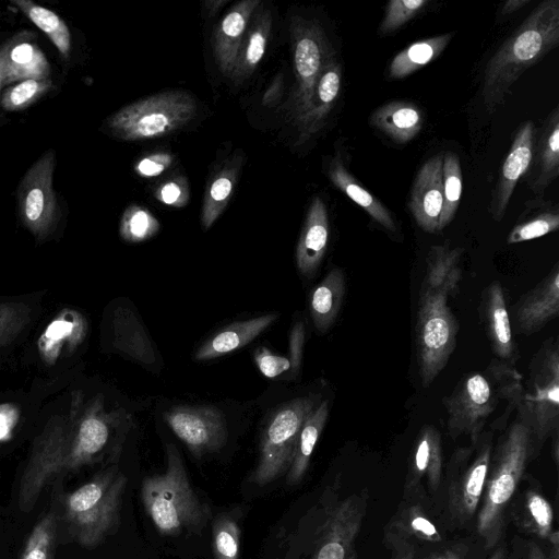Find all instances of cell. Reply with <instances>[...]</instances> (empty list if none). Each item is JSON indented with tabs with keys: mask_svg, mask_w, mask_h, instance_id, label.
Instances as JSON below:
<instances>
[{
	"mask_svg": "<svg viewBox=\"0 0 559 559\" xmlns=\"http://www.w3.org/2000/svg\"><path fill=\"white\" fill-rule=\"evenodd\" d=\"M464 249L449 242L431 246L426 258L425 276L420 292L441 293L454 297L463 273L460 265Z\"/></svg>",
	"mask_w": 559,
	"mask_h": 559,
	"instance_id": "obj_29",
	"label": "cell"
},
{
	"mask_svg": "<svg viewBox=\"0 0 559 559\" xmlns=\"http://www.w3.org/2000/svg\"><path fill=\"white\" fill-rule=\"evenodd\" d=\"M465 554L466 547L457 545L433 552L427 559H464Z\"/></svg>",
	"mask_w": 559,
	"mask_h": 559,
	"instance_id": "obj_52",
	"label": "cell"
},
{
	"mask_svg": "<svg viewBox=\"0 0 559 559\" xmlns=\"http://www.w3.org/2000/svg\"><path fill=\"white\" fill-rule=\"evenodd\" d=\"M462 169L457 154H443L442 187L443 209L439 219V231L445 228L454 218L462 194Z\"/></svg>",
	"mask_w": 559,
	"mask_h": 559,
	"instance_id": "obj_41",
	"label": "cell"
},
{
	"mask_svg": "<svg viewBox=\"0 0 559 559\" xmlns=\"http://www.w3.org/2000/svg\"><path fill=\"white\" fill-rule=\"evenodd\" d=\"M305 324L302 321L296 322L289 333V362L292 377H295L300 369L304 345H305Z\"/></svg>",
	"mask_w": 559,
	"mask_h": 559,
	"instance_id": "obj_48",
	"label": "cell"
},
{
	"mask_svg": "<svg viewBox=\"0 0 559 559\" xmlns=\"http://www.w3.org/2000/svg\"><path fill=\"white\" fill-rule=\"evenodd\" d=\"M416 548H407L401 551L393 552L391 559H415Z\"/></svg>",
	"mask_w": 559,
	"mask_h": 559,
	"instance_id": "obj_58",
	"label": "cell"
},
{
	"mask_svg": "<svg viewBox=\"0 0 559 559\" xmlns=\"http://www.w3.org/2000/svg\"><path fill=\"white\" fill-rule=\"evenodd\" d=\"M259 1L238 3L223 20L216 35L215 52L222 71L233 69L247 21Z\"/></svg>",
	"mask_w": 559,
	"mask_h": 559,
	"instance_id": "obj_38",
	"label": "cell"
},
{
	"mask_svg": "<svg viewBox=\"0 0 559 559\" xmlns=\"http://www.w3.org/2000/svg\"><path fill=\"white\" fill-rule=\"evenodd\" d=\"M523 388L522 374L510 362L493 359L484 371L467 374L443 399L449 436L476 443L496 413L507 421Z\"/></svg>",
	"mask_w": 559,
	"mask_h": 559,
	"instance_id": "obj_4",
	"label": "cell"
},
{
	"mask_svg": "<svg viewBox=\"0 0 559 559\" xmlns=\"http://www.w3.org/2000/svg\"><path fill=\"white\" fill-rule=\"evenodd\" d=\"M534 454L537 451L530 429L515 418L492 448L478 507L476 528L488 549L501 538L507 509Z\"/></svg>",
	"mask_w": 559,
	"mask_h": 559,
	"instance_id": "obj_6",
	"label": "cell"
},
{
	"mask_svg": "<svg viewBox=\"0 0 559 559\" xmlns=\"http://www.w3.org/2000/svg\"><path fill=\"white\" fill-rule=\"evenodd\" d=\"M3 81H4V78H3V58H2V53L0 51V88L4 85Z\"/></svg>",
	"mask_w": 559,
	"mask_h": 559,
	"instance_id": "obj_60",
	"label": "cell"
},
{
	"mask_svg": "<svg viewBox=\"0 0 559 559\" xmlns=\"http://www.w3.org/2000/svg\"><path fill=\"white\" fill-rule=\"evenodd\" d=\"M47 290L0 296V370L19 369L33 330L47 310Z\"/></svg>",
	"mask_w": 559,
	"mask_h": 559,
	"instance_id": "obj_15",
	"label": "cell"
},
{
	"mask_svg": "<svg viewBox=\"0 0 559 559\" xmlns=\"http://www.w3.org/2000/svg\"><path fill=\"white\" fill-rule=\"evenodd\" d=\"M547 539H549L550 546H551L549 559H559V533H558V531L554 530Z\"/></svg>",
	"mask_w": 559,
	"mask_h": 559,
	"instance_id": "obj_55",
	"label": "cell"
},
{
	"mask_svg": "<svg viewBox=\"0 0 559 559\" xmlns=\"http://www.w3.org/2000/svg\"><path fill=\"white\" fill-rule=\"evenodd\" d=\"M534 138L532 121L523 122L516 130L491 195L489 212L495 222L503 218L519 180L532 165Z\"/></svg>",
	"mask_w": 559,
	"mask_h": 559,
	"instance_id": "obj_19",
	"label": "cell"
},
{
	"mask_svg": "<svg viewBox=\"0 0 559 559\" xmlns=\"http://www.w3.org/2000/svg\"><path fill=\"white\" fill-rule=\"evenodd\" d=\"M58 515L49 512L33 527L21 559H53Z\"/></svg>",
	"mask_w": 559,
	"mask_h": 559,
	"instance_id": "obj_42",
	"label": "cell"
},
{
	"mask_svg": "<svg viewBox=\"0 0 559 559\" xmlns=\"http://www.w3.org/2000/svg\"><path fill=\"white\" fill-rule=\"evenodd\" d=\"M127 414L109 408L103 391L92 392L81 378L43 405L29 438L17 503L29 512L41 491L67 475L119 455Z\"/></svg>",
	"mask_w": 559,
	"mask_h": 559,
	"instance_id": "obj_1",
	"label": "cell"
},
{
	"mask_svg": "<svg viewBox=\"0 0 559 559\" xmlns=\"http://www.w3.org/2000/svg\"><path fill=\"white\" fill-rule=\"evenodd\" d=\"M345 295V275L331 270L310 295V313L316 329L325 333L335 322Z\"/></svg>",
	"mask_w": 559,
	"mask_h": 559,
	"instance_id": "obj_34",
	"label": "cell"
},
{
	"mask_svg": "<svg viewBox=\"0 0 559 559\" xmlns=\"http://www.w3.org/2000/svg\"><path fill=\"white\" fill-rule=\"evenodd\" d=\"M453 37L447 33L413 43L401 50L390 62L388 75L401 80L437 59Z\"/></svg>",
	"mask_w": 559,
	"mask_h": 559,
	"instance_id": "obj_37",
	"label": "cell"
},
{
	"mask_svg": "<svg viewBox=\"0 0 559 559\" xmlns=\"http://www.w3.org/2000/svg\"><path fill=\"white\" fill-rule=\"evenodd\" d=\"M181 195V189L175 182L166 183L160 190V199L166 204H175Z\"/></svg>",
	"mask_w": 559,
	"mask_h": 559,
	"instance_id": "obj_53",
	"label": "cell"
},
{
	"mask_svg": "<svg viewBox=\"0 0 559 559\" xmlns=\"http://www.w3.org/2000/svg\"><path fill=\"white\" fill-rule=\"evenodd\" d=\"M515 412L516 418L530 429L537 452L559 430V345L556 338L546 340L532 358Z\"/></svg>",
	"mask_w": 559,
	"mask_h": 559,
	"instance_id": "obj_9",
	"label": "cell"
},
{
	"mask_svg": "<svg viewBox=\"0 0 559 559\" xmlns=\"http://www.w3.org/2000/svg\"><path fill=\"white\" fill-rule=\"evenodd\" d=\"M428 3L426 0H391L384 9L379 33L385 36L396 32L423 11Z\"/></svg>",
	"mask_w": 559,
	"mask_h": 559,
	"instance_id": "obj_46",
	"label": "cell"
},
{
	"mask_svg": "<svg viewBox=\"0 0 559 559\" xmlns=\"http://www.w3.org/2000/svg\"><path fill=\"white\" fill-rule=\"evenodd\" d=\"M322 33L316 25L300 27L295 46V67L298 76L300 108L307 115L314 103L316 88L326 60Z\"/></svg>",
	"mask_w": 559,
	"mask_h": 559,
	"instance_id": "obj_23",
	"label": "cell"
},
{
	"mask_svg": "<svg viewBox=\"0 0 559 559\" xmlns=\"http://www.w3.org/2000/svg\"><path fill=\"white\" fill-rule=\"evenodd\" d=\"M421 488L415 491H404L396 512L384 530V544L392 552L417 545L438 544L442 536L437 525L428 514L424 503Z\"/></svg>",
	"mask_w": 559,
	"mask_h": 559,
	"instance_id": "obj_17",
	"label": "cell"
},
{
	"mask_svg": "<svg viewBox=\"0 0 559 559\" xmlns=\"http://www.w3.org/2000/svg\"><path fill=\"white\" fill-rule=\"evenodd\" d=\"M51 87L52 81L49 78L21 81L3 92L0 105L8 111L25 109L41 98Z\"/></svg>",
	"mask_w": 559,
	"mask_h": 559,
	"instance_id": "obj_44",
	"label": "cell"
},
{
	"mask_svg": "<svg viewBox=\"0 0 559 559\" xmlns=\"http://www.w3.org/2000/svg\"><path fill=\"white\" fill-rule=\"evenodd\" d=\"M551 449H552V457L556 464L559 461V430L555 431L551 435Z\"/></svg>",
	"mask_w": 559,
	"mask_h": 559,
	"instance_id": "obj_57",
	"label": "cell"
},
{
	"mask_svg": "<svg viewBox=\"0 0 559 559\" xmlns=\"http://www.w3.org/2000/svg\"><path fill=\"white\" fill-rule=\"evenodd\" d=\"M102 340L107 352L128 356L145 365L155 362V353L146 330L135 312L123 302L115 301L105 311Z\"/></svg>",
	"mask_w": 559,
	"mask_h": 559,
	"instance_id": "obj_18",
	"label": "cell"
},
{
	"mask_svg": "<svg viewBox=\"0 0 559 559\" xmlns=\"http://www.w3.org/2000/svg\"><path fill=\"white\" fill-rule=\"evenodd\" d=\"M534 170L528 181L531 190L543 197L545 190L559 175V107L556 106L534 138Z\"/></svg>",
	"mask_w": 559,
	"mask_h": 559,
	"instance_id": "obj_27",
	"label": "cell"
},
{
	"mask_svg": "<svg viewBox=\"0 0 559 559\" xmlns=\"http://www.w3.org/2000/svg\"><path fill=\"white\" fill-rule=\"evenodd\" d=\"M559 227V207L543 197L527 200L516 224L510 230L507 243L514 245L543 237Z\"/></svg>",
	"mask_w": 559,
	"mask_h": 559,
	"instance_id": "obj_33",
	"label": "cell"
},
{
	"mask_svg": "<svg viewBox=\"0 0 559 559\" xmlns=\"http://www.w3.org/2000/svg\"><path fill=\"white\" fill-rule=\"evenodd\" d=\"M531 0H508L506 1L500 10V17H506L513 14L524 5L528 4Z\"/></svg>",
	"mask_w": 559,
	"mask_h": 559,
	"instance_id": "obj_54",
	"label": "cell"
},
{
	"mask_svg": "<svg viewBox=\"0 0 559 559\" xmlns=\"http://www.w3.org/2000/svg\"><path fill=\"white\" fill-rule=\"evenodd\" d=\"M164 419L195 457L216 452L226 443V420L216 407L175 406L164 414Z\"/></svg>",
	"mask_w": 559,
	"mask_h": 559,
	"instance_id": "obj_16",
	"label": "cell"
},
{
	"mask_svg": "<svg viewBox=\"0 0 559 559\" xmlns=\"http://www.w3.org/2000/svg\"><path fill=\"white\" fill-rule=\"evenodd\" d=\"M166 471L142 480L144 509L160 535L199 533L211 519V510L194 492L174 444L166 445Z\"/></svg>",
	"mask_w": 559,
	"mask_h": 559,
	"instance_id": "obj_7",
	"label": "cell"
},
{
	"mask_svg": "<svg viewBox=\"0 0 559 559\" xmlns=\"http://www.w3.org/2000/svg\"><path fill=\"white\" fill-rule=\"evenodd\" d=\"M318 404L316 395L297 397L271 414L262 430L259 460L250 481L264 486L288 472L302 424Z\"/></svg>",
	"mask_w": 559,
	"mask_h": 559,
	"instance_id": "obj_12",
	"label": "cell"
},
{
	"mask_svg": "<svg viewBox=\"0 0 559 559\" xmlns=\"http://www.w3.org/2000/svg\"><path fill=\"white\" fill-rule=\"evenodd\" d=\"M266 31V27H259L250 36L246 51V66L249 69L257 66L264 55L267 37Z\"/></svg>",
	"mask_w": 559,
	"mask_h": 559,
	"instance_id": "obj_49",
	"label": "cell"
},
{
	"mask_svg": "<svg viewBox=\"0 0 559 559\" xmlns=\"http://www.w3.org/2000/svg\"><path fill=\"white\" fill-rule=\"evenodd\" d=\"M492 448L493 431H484L476 443L457 448L448 462V506L460 523L472 520L478 510Z\"/></svg>",
	"mask_w": 559,
	"mask_h": 559,
	"instance_id": "obj_13",
	"label": "cell"
},
{
	"mask_svg": "<svg viewBox=\"0 0 559 559\" xmlns=\"http://www.w3.org/2000/svg\"><path fill=\"white\" fill-rule=\"evenodd\" d=\"M254 361L266 378H275L290 369L287 357L276 355L269 348L261 346L254 352Z\"/></svg>",
	"mask_w": 559,
	"mask_h": 559,
	"instance_id": "obj_47",
	"label": "cell"
},
{
	"mask_svg": "<svg viewBox=\"0 0 559 559\" xmlns=\"http://www.w3.org/2000/svg\"><path fill=\"white\" fill-rule=\"evenodd\" d=\"M12 3L47 35L64 59L70 56L71 34L58 14L31 0H13Z\"/></svg>",
	"mask_w": 559,
	"mask_h": 559,
	"instance_id": "obj_39",
	"label": "cell"
},
{
	"mask_svg": "<svg viewBox=\"0 0 559 559\" xmlns=\"http://www.w3.org/2000/svg\"><path fill=\"white\" fill-rule=\"evenodd\" d=\"M48 399L29 386L0 391V447L22 438L29 439Z\"/></svg>",
	"mask_w": 559,
	"mask_h": 559,
	"instance_id": "obj_21",
	"label": "cell"
},
{
	"mask_svg": "<svg viewBox=\"0 0 559 559\" xmlns=\"http://www.w3.org/2000/svg\"><path fill=\"white\" fill-rule=\"evenodd\" d=\"M231 189V180L228 177H219L212 183L210 197L214 202H223L229 197Z\"/></svg>",
	"mask_w": 559,
	"mask_h": 559,
	"instance_id": "obj_51",
	"label": "cell"
},
{
	"mask_svg": "<svg viewBox=\"0 0 559 559\" xmlns=\"http://www.w3.org/2000/svg\"><path fill=\"white\" fill-rule=\"evenodd\" d=\"M442 164L441 154L423 164L414 179L408 201L415 222L424 231L430 234L439 231L443 209Z\"/></svg>",
	"mask_w": 559,
	"mask_h": 559,
	"instance_id": "obj_20",
	"label": "cell"
},
{
	"mask_svg": "<svg viewBox=\"0 0 559 559\" xmlns=\"http://www.w3.org/2000/svg\"><path fill=\"white\" fill-rule=\"evenodd\" d=\"M31 35L33 34L29 32H23L0 50L3 58L4 85L15 81L49 78L48 60L37 44L29 40Z\"/></svg>",
	"mask_w": 559,
	"mask_h": 559,
	"instance_id": "obj_26",
	"label": "cell"
},
{
	"mask_svg": "<svg viewBox=\"0 0 559 559\" xmlns=\"http://www.w3.org/2000/svg\"><path fill=\"white\" fill-rule=\"evenodd\" d=\"M442 474L441 433L432 425H425L418 432L409 455L404 491L420 489L423 479L431 491H436L440 487Z\"/></svg>",
	"mask_w": 559,
	"mask_h": 559,
	"instance_id": "obj_24",
	"label": "cell"
},
{
	"mask_svg": "<svg viewBox=\"0 0 559 559\" xmlns=\"http://www.w3.org/2000/svg\"><path fill=\"white\" fill-rule=\"evenodd\" d=\"M276 318V313H270L237 321L225 326L201 345L195 353V359H213L246 346L271 325Z\"/></svg>",
	"mask_w": 559,
	"mask_h": 559,
	"instance_id": "obj_31",
	"label": "cell"
},
{
	"mask_svg": "<svg viewBox=\"0 0 559 559\" xmlns=\"http://www.w3.org/2000/svg\"><path fill=\"white\" fill-rule=\"evenodd\" d=\"M193 97L181 91L165 92L130 104L105 122L107 131L124 141L158 138L177 130L195 114Z\"/></svg>",
	"mask_w": 559,
	"mask_h": 559,
	"instance_id": "obj_10",
	"label": "cell"
},
{
	"mask_svg": "<svg viewBox=\"0 0 559 559\" xmlns=\"http://www.w3.org/2000/svg\"><path fill=\"white\" fill-rule=\"evenodd\" d=\"M527 559H548L540 547L535 543L528 544Z\"/></svg>",
	"mask_w": 559,
	"mask_h": 559,
	"instance_id": "obj_56",
	"label": "cell"
},
{
	"mask_svg": "<svg viewBox=\"0 0 559 559\" xmlns=\"http://www.w3.org/2000/svg\"><path fill=\"white\" fill-rule=\"evenodd\" d=\"M171 157L166 154H158L143 158L136 165V170L146 177L157 176L169 165Z\"/></svg>",
	"mask_w": 559,
	"mask_h": 559,
	"instance_id": "obj_50",
	"label": "cell"
},
{
	"mask_svg": "<svg viewBox=\"0 0 559 559\" xmlns=\"http://www.w3.org/2000/svg\"><path fill=\"white\" fill-rule=\"evenodd\" d=\"M90 332L87 314L74 305L47 308L20 358L28 386L50 397L83 376Z\"/></svg>",
	"mask_w": 559,
	"mask_h": 559,
	"instance_id": "obj_2",
	"label": "cell"
},
{
	"mask_svg": "<svg viewBox=\"0 0 559 559\" xmlns=\"http://www.w3.org/2000/svg\"><path fill=\"white\" fill-rule=\"evenodd\" d=\"M127 483L124 474L110 466L66 497L64 518L79 544L95 547L117 528Z\"/></svg>",
	"mask_w": 559,
	"mask_h": 559,
	"instance_id": "obj_8",
	"label": "cell"
},
{
	"mask_svg": "<svg viewBox=\"0 0 559 559\" xmlns=\"http://www.w3.org/2000/svg\"><path fill=\"white\" fill-rule=\"evenodd\" d=\"M341 86L342 68L336 60L330 57L318 80L313 107L306 117L313 128L319 127L320 122L332 109L340 95Z\"/></svg>",
	"mask_w": 559,
	"mask_h": 559,
	"instance_id": "obj_40",
	"label": "cell"
},
{
	"mask_svg": "<svg viewBox=\"0 0 559 559\" xmlns=\"http://www.w3.org/2000/svg\"><path fill=\"white\" fill-rule=\"evenodd\" d=\"M341 157L336 155L330 163L329 177L333 185L362 207L376 223L395 233L396 224L392 213L353 177Z\"/></svg>",
	"mask_w": 559,
	"mask_h": 559,
	"instance_id": "obj_32",
	"label": "cell"
},
{
	"mask_svg": "<svg viewBox=\"0 0 559 559\" xmlns=\"http://www.w3.org/2000/svg\"><path fill=\"white\" fill-rule=\"evenodd\" d=\"M240 526L231 512L218 514L212 525L215 559H239Z\"/></svg>",
	"mask_w": 559,
	"mask_h": 559,
	"instance_id": "obj_43",
	"label": "cell"
},
{
	"mask_svg": "<svg viewBox=\"0 0 559 559\" xmlns=\"http://www.w3.org/2000/svg\"><path fill=\"white\" fill-rule=\"evenodd\" d=\"M441 293L420 292L415 326L418 374L429 386L447 366L456 346L459 323Z\"/></svg>",
	"mask_w": 559,
	"mask_h": 559,
	"instance_id": "obj_11",
	"label": "cell"
},
{
	"mask_svg": "<svg viewBox=\"0 0 559 559\" xmlns=\"http://www.w3.org/2000/svg\"><path fill=\"white\" fill-rule=\"evenodd\" d=\"M370 124L392 141L404 144L413 140L423 128V112L414 103L392 100L377 108Z\"/></svg>",
	"mask_w": 559,
	"mask_h": 559,
	"instance_id": "obj_30",
	"label": "cell"
},
{
	"mask_svg": "<svg viewBox=\"0 0 559 559\" xmlns=\"http://www.w3.org/2000/svg\"><path fill=\"white\" fill-rule=\"evenodd\" d=\"M489 559H506L504 549L499 547L495 550V552L490 556Z\"/></svg>",
	"mask_w": 559,
	"mask_h": 559,
	"instance_id": "obj_59",
	"label": "cell"
},
{
	"mask_svg": "<svg viewBox=\"0 0 559 559\" xmlns=\"http://www.w3.org/2000/svg\"><path fill=\"white\" fill-rule=\"evenodd\" d=\"M328 241V212L323 201L317 197L309 207L296 250L297 267L302 275L311 277L317 272Z\"/></svg>",
	"mask_w": 559,
	"mask_h": 559,
	"instance_id": "obj_28",
	"label": "cell"
},
{
	"mask_svg": "<svg viewBox=\"0 0 559 559\" xmlns=\"http://www.w3.org/2000/svg\"><path fill=\"white\" fill-rule=\"evenodd\" d=\"M483 319L495 355L499 360L512 364L516 357V346L503 288L499 281L492 282L484 292Z\"/></svg>",
	"mask_w": 559,
	"mask_h": 559,
	"instance_id": "obj_25",
	"label": "cell"
},
{
	"mask_svg": "<svg viewBox=\"0 0 559 559\" xmlns=\"http://www.w3.org/2000/svg\"><path fill=\"white\" fill-rule=\"evenodd\" d=\"M158 228V222L146 210L131 206L122 216L120 235L126 241L140 242L153 237Z\"/></svg>",
	"mask_w": 559,
	"mask_h": 559,
	"instance_id": "obj_45",
	"label": "cell"
},
{
	"mask_svg": "<svg viewBox=\"0 0 559 559\" xmlns=\"http://www.w3.org/2000/svg\"><path fill=\"white\" fill-rule=\"evenodd\" d=\"M518 332L532 334L543 329L559 312V265L523 295L512 308Z\"/></svg>",
	"mask_w": 559,
	"mask_h": 559,
	"instance_id": "obj_22",
	"label": "cell"
},
{
	"mask_svg": "<svg viewBox=\"0 0 559 559\" xmlns=\"http://www.w3.org/2000/svg\"><path fill=\"white\" fill-rule=\"evenodd\" d=\"M559 44V0L540 2L488 60L483 103L489 114L504 100L512 85Z\"/></svg>",
	"mask_w": 559,
	"mask_h": 559,
	"instance_id": "obj_5",
	"label": "cell"
},
{
	"mask_svg": "<svg viewBox=\"0 0 559 559\" xmlns=\"http://www.w3.org/2000/svg\"><path fill=\"white\" fill-rule=\"evenodd\" d=\"M56 152L48 150L26 171L17 189V213L22 225L39 242L53 238L60 209L52 188Z\"/></svg>",
	"mask_w": 559,
	"mask_h": 559,
	"instance_id": "obj_14",
	"label": "cell"
},
{
	"mask_svg": "<svg viewBox=\"0 0 559 559\" xmlns=\"http://www.w3.org/2000/svg\"><path fill=\"white\" fill-rule=\"evenodd\" d=\"M328 416L329 402L324 400L317 405L304 421L293 462L286 473V483L289 486H295L302 480L308 469L313 449L325 426Z\"/></svg>",
	"mask_w": 559,
	"mask_h": 559,
	"instance_id": "obj_35",
	"label": "cell"
},
{
	"mask_svg": "<svg viewBox=\"0 0 559 559\" xmlns=\"http://www.w3.org/2000/svg\"><path fill=\"white\" fill-rule=\"evenodd\" d=\"M513 519L526 533L546 539L554 531V510L535 488H528L513 504Z\"/></svg>",
	"mask_w": 559,
	"mask_h": 559,
	"instance_id": "obj_36",
	"label": "cell"
},
{
	"mask_svg": "<svg viewBox=\"0 0 559 559\" xmlns=\"http://www.w3.org/2000/svg\"><path fill=\"white\" fill-rule=\"evenodd\" d=\"M367 508V491L343 495L337 477L302 519L285 559H357Z\"/></svg>",
	"mask_w": 559,
	"mask_h": 559,
	"instance_id": "obj_3",
	"label": "cell"
}]
</instances>
